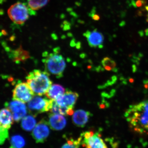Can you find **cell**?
I'll use <instances>...</instances> for the list:
<instances>
[{"label": "cell", "mask_w": 148, "mask_h": 148, "mask_svg": "<svg viewBox=\"0 0 148 148\" xmlns=\"http://www.w3.org/2000/svg\"><path fill=\"white\" fill-rule=\"evenodd\" d=\"M124 115L133 131L140 135H148V101L130 106Z\"/></svg>", "instance_id": "1"}, {"label": "cell", "mask_w": 148, "mask_h": 148, "mask_svg": "<svg viewBox=\"0 0 148 148\" xmlns=\"http://www.w3.org/2000/svg\"><path fill=\"white\" fill-rule=\"evenodd\" d=\"M26 78L27 83L35 95H45L52 85L49 74L45 71L34 70L29 73Z\"/></svg>", "instance_id": "2"}, {"label": "cell", "mask_w": 148, "mask_h": 148, "mask_svg": "<svg viewBox=\"0 0 148 148\" xmlns=\"http://www.w3.org/2000/svg\"><path fill=\"white\" fill-rule=\"evenodd\" d=\"M43 56L42 62L45 66L46 71L57 78L62 77L66 67V61L63 56L56 51L54 53H44Z\"/></svg>", "instance_id": "3"}, {"label": "cell", "mask_w": 148, "mask_h": 148, "mask_svg": "<svg viewBox=\"0 0 148 148\" xmlns=\"http://www.w3.org/2000/svg\"><path fill=\"white\" fill-rule=\"evenodd\" d=\"M8 14L14 23L21 25L29 18V9L26 5L18 2L11 6L8 10Z\"/></svg>", "instance_id": "4"}, {"label": "cell", "mask_w": 148, "mask_h": 148, "mask_svg": "<svg viewBox=\"0 0 148 148\" xmlns=\"http://www.w3.org/2000/svg\"><path fill=\"white\" fill-rule=\"evenodd\" d=\"M53 101L47 97L45 98L40 95H36L29 101L28 109L30 113L35 116L38 114L50 110Z\"/></svg>", "instance_id": "5"}, {"label": "cell", "mask_w": 148, "mask_h": 148, "mask_svg": "<svg viewBox=\"0 0 148 148\" xmlns=\"http://www.w3.org/2000/svg\"><path fill=\"white\" fill-rule=\"evenodd\" d=\"M81 144L85 148H108L99 132L88 131L81 135Z\"/></svg>", "instance_id": "6"}, {"label": "cell", "mask_w": 148, "mask_h": 148, "mask_svg": "<svg viewBox=\"0 0 148 148\" xmlns=\"http://www.w3.org/2000/svg\"><path fill=\"white\" fill-rule=\"evenodd\" d=\"M34 95L27 83L18 82L13 90V100L24 103L29 102Z\"/></svg>", "instance_id": "7"}, {"label": "cell", "mask_w": 148, "mask_h": 148, "mask_svg": "<svg viewBox=\"0 0 148 148\" xmlns=\"http://www.w3.org/2000/svg\"><path fill=\"white\" fill-rule=\"evenodd\" d=\"M50 133L49 126L47 121L42 119L36 125L32 133L33 138L37 143L45 142Z\"/></svg>", "instance_id": "8"}, {"label": "cell", "mask_w": 148, "mask_h": 148, "mask_svg": "<svg viewBox=\"0 0 148 148\" xmlns=\"http://www.w3.org/2000/svg\"><path fill=\"white\" fill-rule=\"evenodd\" d=\"M5 106L10 110L12 113L13 120L16 122H18L26 116L27 108L23 102L13 100L9 103H6Z\"/></svg>", "instance_id": "9"}, {"label": "cell", "mask_w": 148, "mask_h": 148, "mask_svg": "<svg viewBox=\"0 0 148 148\" xmlns=\"http://www.w3.org/2000/svg\"><path fill=\"white\" fill-rule=\"evenodd\" d=\"M79 96L78 93L68 89L55 101L60 106L73 109Z\"/></svg>", "instance_id": "10"}, {"label": "cell", "mask_w": 148, "mask_h": 148, "mask_svg": "<svg viewBox=\"0 0 148 148\" xmlns=\"http://www.w3.org/2000/svg\"><path fill=\"white\" fill-rule=\"evenodd\" d=\"M88 42L90 47L102 48L104 41V37L101 32L96 29L92 31H87L84 33Z\"/></svg>", "instance_id": "11"}, {"label": "cell", "mask_w": 148, "mask_h": 148, "mask_svg": "<svg viewBox=\"0 0 148 148\" xmlns=\"http://www.w3.org/2000/svg\"><path fill=\"white\" fill-rule=\"evenodd\" d=\"M49 125L51 129L56 131L62 130L67 124L66 119L63 116L51 113L49 116Z\"/></svg>", "instance_id": "12"}, {"label": "cell", "mask_w": 148, "mask_h": 148, "mask_svg": "<svg viewBox=\"0 0 148 148\" xmlns=\"http://www.w3.org/2000/svg\"><path fill=\"white\" fill-rule=\"evenodd\" d=\"M92 114L88 111L79 110L76 111L73 114V122L76 126L84 127L87 123Z\"/></svg>", "instance_id": "13"}, {"label": "cell", "mask_w": 148, "mask_h": 148, "mask_svg": "<svg viewBox=\"0 0 148 148\" xmlns=\"http://www.w3.org/2000/svg\"><path fill=\"white\" fill-rule=\"evenodd\" d=\"M12 113L8 108L0 110V126L9 129L13 123Z\"/></svg>", "instance_id": "14"}, {"label": "cell", "mask_w": 148, "mask_h": 148, "mask_svg": "<svg viewBox=\"0 0 148 148\" xmlns=\"http://www.w3.org/2000/svg\"><path fill=\"white\" fill-rule=\"evenodd\" d=\"M65 89L60 84L51 85L45 95L48 98L55 101L65 93Z\"/></svg>", "instance_id": "15"}, {"label": "cell", "mask_w": 148, "mask_h": 148, "mask_svg": "<svg viewBox=\"0 0 148 148\" xmlns=\"http://www.w3.org/2000/svg\"><path fill=\"white\" fill-rule=\"evenodd\" d=\"M73 109L60 106L55 101H53L50 111L52 114H58L61 115H72L74 113Z\"/></svg>", "instance_id": "16"}, {"label": "cell", "mask_w": 148, "mask_h": 148, "mask_svg": "<svg viewBox=\"0 0 148 148\" xmlns=\"http://www.w3.org/2000/svg\"><path fill=\"white\" fill-rule=\"evenodd\" d=\"M30 57V53L27 51L23 49L21 46L16 50L13 51L12 53V58L14 61L16 62L26 61Z\"/></svg>", "instance_id": "17"}, {"label": "cell", "mask_w": 148, "mask_h": 148, "mask_svg": "<svg viewBox=\"0 0 148 148\" xmlns=\"http://www.w3.org/2000/svg\"><path fill=\"white\" fill-rule=\"evenodd\" d=\"M36 125V120L34 115L25 116L21 120V126L23 129L27 131H31Z\"/></svg>", "instance_id": "18"}, {"label": "cell", "mask_w": 148, "mask_h": 148, "mask_svg": "<svg viewBox=\"0 0 148 148\" xmlns=\"http://www.w3.org/2000/svg\"><path fill=\"white\" fill-rule=\"evenodd\" d=\"M10 148H23L26 145L25 139L20 135H15L12 137Z\"/></svg>", "instance_id": "19"}, {"label": "cell", "mask_w": 148, "mask_h": 148, "mask_svg": "<svg viewBox=\"0 0 148 148\" xmlns=\"http://www.w3.org/2000/svg\"><path fill=\"white\" fill-rule=\"evenodd\" d=\"M50 0H28V6L30 9L38 10L45 6Z\"/></svg>", "instance_id": "20"}, {"label": "cell", "mask_w": 148, "mask_h": 148, "mask_svg": "<svg viewBox=\"0 0 148 148\" xmlns=\"http://www.w3.org/2000/svg\"><path fill=\"white\" fill-rule=\"evenodd\" d=\"M102 66L104 69L108 71H115L116 64L113 59L106 57L103 58L102 61Z\"/></svg>", "instance_id": "21"}, {"label": "cell", "mask_w": 148, "mask_h": 148, "mask_svg": "<svg viewBox=\"0 0 148 148\" xmlns=\"http://www.w3.org/2000/svg\"><path fill=\"white\" fill-rule=\"evenodd\" d=\"M81 145L80 138L77 140L71 139L67 140V143L64 144L61 148H79Z\"/></svg>", "instance_id": "22"}, {"label": "cell", "mask_w": 148, "mask_h": 148, "mask_svg": "<svg viewBox=\"0 0 148 148\" xmlns=\"http://www.w3.org/2000/svg\"><path fill=\"white\" fill-rule=\"evenodd\" d=\"M8 129L0 126V145H3L8 137Z\"/></svg>", "instance_id": "23"}, {"label": "cell", "mask_w": 148, "mask_h": 148, "mask_svg": "<svg viewBox=\"0 0 148 148\" xmlns=\"http://www.w3.org/2000/svg\"><path fill=\"white\" fill-rule=\"evenodd\" d=\"M146 11H147V18H146V20H147V22H148V5L146 6Z\"/></svg>", "instance_id": "24"}, {"label": "cell", "mask_w": 148, "mask_h": 148, "mask_svg": "<svg viewBox=\"0 0 148 148\" xmlns=\"http://www.w3.org/2000/svg\"><path fill=\"white\" fill-rule=\"evenodd\" d=\"M136 4L138 5V6H140L142 4V2L141 1H138L137 3H136Z\"/></svg>", "instance_id": "25"}, {"label": "cell", "mask_w": 148, "mask_h": 148, "mask_svg": "<svg viewBox=\"0 0 148 148\" xmlns=\"http://www.w3.org/2000/svg\"><path fill=\"white\" fill-rule=\"evenodd\" d=\"M145 87L146 88H148V82L146 83L145 85Z\"/></svg>", "instance_id": "26"}]
</instances>
